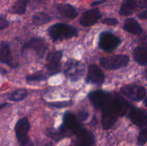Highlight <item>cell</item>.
Here are the masks:
<instances>
[{"mask_svg":"<svg viewBox=\"0 0 147 146\" xmlns=\"http://www.w3.org/2000/svg\"><path fill=\"white\" fill-rule=\"evenodd\" d=\"M56 11L61 17L66 19H74L77 17L76 8L70 4H60L56 6Z\"/></svg>","mask_w":147,"mask_h":146,"instance_id":"2e32d148","label":"cell"},{"mask_svg":"<svg viewBox=\"0 0 147 146\" xmlns=\"http://www.w3.org/2000/svg\"><path fill=\"white\" fill-rule=\"evenodd\" d=\"M129 62V57L127 55H115L101 58L100 64L107 70H118L125 67Z\"/></svg>","mask_w":147,"mask_h":146,"instance_id":"ba28073f","label":"cell"},{"mask_svg":"<svg viewBox=\"0 0 147 146\" xmlns=\"http://www.w3.org/2000/svg\"><path fill=\"white\" fill-rule=\"evenodd\" d=\"M71 104L72 101H61L47 103V105L52 107H55V108H64V107H67L71 105Z\"/></svg>","mask_w":147,"mask_h":146,"instance_id":"d4e9b609","label":"cell"},{"mask_svg":"<svg viewBox=\"0 0 147 146\" xmlns=\"http://www.w3.org/2000/svg\"><path fill=\"white\" fill-rule=\"evenodd\" d=\"M121 40L119 37L109 31H103L99 36V47L106 52H112L120 45Z\"/></svg>","mask_w":147,"mask_h":146,"instance_id":"52a82bcc","label":"cell"},{"mask_svg":"<svg viewBox=\"0 0 147 146\" xmlns=\"http://www.w3.org/2000/svg\"><path fill=\"white\" fill-rule=\"evenodd\" d=\"M30 124L28 119L24 117L17 122L15 125V133L17 141L21 146H32L28 137Z\"/></svg>","mask_w":147,"mask_h":146,"instance_id":"5b68a950","label":"cell"},{"mask_svg":"<svg viewBox=\"0 0 147 146\" xmlns=\"http://www.w3.org/2000/svg\"><path fill=\"white\" fill-rule=\"evenodd\" d=\"M136 7V2L135 0H125L120 8L121 15L129 16L134 12Z\"/></svg>","mask_w":147,"mask_h":146,"instance_id":"ffe728a7","label":"cell"},{"mask_svg":"<svg viewBox=\"0 0 147 146\" xmlns=\"http://www.w3.org/2000/svg\"><path fill=\"white\" fill-rule=\"evenodd\" d=\"M47 135L48 136H50V137L53 138L55 140H61L62 138L65 137L64 134L61 132V130L59 129L58 130H56V131H52V130H50V131L47 133Z\"/></svg>","mask_w":147,"mask_h":146,"instance_id":"4316f807","label":"cell"},{"mask_svg":"<svg viewBox=\"0 0 147 146\" xmlns=\"http://www.w3.org/2000/svg\"><path fill=\"white\" fill-rule=\"evenodd\" d=\"M144 104H145V105H146L147 107V96H146V99H145V100H144Z\"/></svg>","mask_w":147,"mask_h":146,"instance_id":"836d02e7","label":"cell"},{"mask_svg":"<svg viewBox=\"0 0 147 146\" xmlns=\"http://www.w3.org/2000/svg\"><path fill=\"white\" fill-rule=\"evenodd\" d=\"M111 94L112 93H109L103 90H96V91L91 92L88 94V97L96 108L101 110L109 101Z\"/></svg>","mask_w":147,"mask_h":146,"instance_id":"8fae6325","label":"cell"},{"mask_svg":"<svg viewBox=\"0 0 147 146\" xmlns=\"http://www.w3.org/2000/svg\"><path fill=\"white\" fill-rule=\"evenodd\" d=\"M100 17H101V13L98 9L88 10L82 14L80 19V23L82 26L89 27L96 24Z\"/></svg>","mask_w":147,"mask_h":146,"instance_id":"9a60e30c","label":"cell"},{"mask_svg":"<svg viewBox=\"0 0 147 146\" xmlns=\"http://www.w3.org/2000/svg\"><path fill=\"white\" fill-rule=\"evenodd\" d=\"M64 72L66 77L71 81H78L84 74L85 66L77 60H69L65 64Z\"/></svg>","mask_w":147,"mask_h":146,"instance_id":"8992f818","label":"cell"},{"mask_svg":"<svg viewBox=\"0 0 147 146\" xmlns=\"http://www.w3.org/2000/svg\"><path fill=\"white\" fill-rule=\"evenodd\" d=\"M0 60L1 62L9 67L13 66L9 46L5 42H1L0 45Z\"/></svg>","mask_w":147,"mask_h":146,"instance_id":"ac0fdd59","label":"cell"},{"mask_svg":"<svg viewBox=\"0 0 147 146\" xmlns=\"http://www.w3.org/2000/svg\"><path fill=\"white\" fill-rule=\"evenodd\" d=\"M40 146H52L51 143H46V144H44V145H40Z\"/></svg>","mask_w":147,"mask_h":146,"instance_id":"d6a6232c","label":"cell"},{"mask_svg":"<svg viewBox=\"0 0 147 146\" xmlns=\"http://www.w3.org/2000/svg\"><path fill=\"white\" fill-rule=\"evenodd\" d=\"M7 104H6V103H4V104H2L1 105V108H3V107H4V106H7Z\"/></svg>","mask_w":147,"mask_h":146,"instance_id":"e575fe53","label":"cell"},{"mask_svg":"<svg viewBox=\"0 0 147 146\" xmlns=\"http://www.w3.org/2000/svg\"><path fill=\"white\" fill-rule=\"evenodd\" d=\"M88 117V113L84 110H81V111L78 112V119L81 121H84V120H87Z\"/></svg>","mask_w":147,"mask_h":146,"instance_id":"f546056e","label":"cell"},{"mask_svg":"<svg viewBox=\"0 0 147 146\" xmlns=\"http://www.w3.org/2000/svg\"><path fill=\"white\" fill-rule=\"evenodd\" d=\"M9 24V23L6 19V18H4L3 15H1V17H0V29L3 30L4 29L7 28Z\"/></svg>","mask_w":147,"mask_h":146,"instance_id":"f1b7e54d","label":"cell"},{"mask_svg":"<svg viewBox=\"0 0 147 146\" xmlns=\"http://www.w3.org/2000/svg\"><path fill=\"white\" fill-rule=\"evenodd\" d=\"M106 0H99V1H93V3H91V6H96V5H99V4H103V2H105Z\"/></svg>","mask_w":147,"mask_h":146,"instance_id":"1f68e13d","label":"cell"},{"mask_svg":"<svg viewBox=\"0 0 147 146\" xmlns=\"http://www.w3.org/2000/svg\"><path fill=\"white\" fill-rule=\"evenodd\" d=\"M138 17L142 19H147V10L142 11L138 14Z\"/></svg>","mask_w":147,"mask_h":146,"instance_id":"4dcf8cb0","label":"cell"},{"mask_svg":"<svg viewBox=\"0 0 147 146\" xmlns=\"http://www.w3.org/2000/svg\"><path fill=\"white\" fill-rule=\"evenodd\" d=\"M48 33L51 40L55 42L76 37L78 29L69 24L57 23L49 27Z\"/></svg>","mask_w":147,"mask_h":146,"instance_id":"7a4b0ae2","label":"cell"},{"mask_svg":"<svg viewBox=\"0 0 147 146\" xmlns=\"http://www.w3.org/2000/svg\"><path fill=\"white\" fill-rule=\"evenodd\" d=\"M123 29L128 32L134 34H139L143 32V29L140 24L133 18H129L126 19L123 25Z\"/></svg>","mask_w":147,"mask_h":146,"instance_id":"d6986e66","label":"cell"},{"mask_svg":"<svg viewBox=\"0 0 147 146\" xmlns=\"http://www.w3.org/2000/svg\"><path fill=\"white\" fill-rule=\"evenodd\" d=\"M63 57V52L61 51H55L50 52L47 54L46 61V67L50 74H55L60 71V61Z\"/></svg>","mask_w":147,"mask_h":146,"instance_id":"30bf717a","label":"cell"},{"mask_svg":"<svg viewBox=\"0 0 147 146\" xmlns=\"http://www.w3.org/2000/svg\"><path fill=\"white\" fill-rule=\"evenodd\" d=\"M47 49L45 40L42 38H32L24 44L22 47V54L26 55L29 52H34L37 57L42 58Z\"/></svg>","mask_w":147,"mask_h":146,"instance_id":"277c9868","label":"cell"},{"mask_svg":"<svg viewBox=\"0 0 147 146\" xmlns=\"http://www.w3.org/2000/svg\"><path fill=\"white\" fill-rule=\"evenodd\" d=\"M60 130L65 137L71 135H77L84 129L78 119L71 112L67 111L63 115V123L60 127Z\"/></svg>","mask_w":147,"mask_h":146,"instance_id":"3957f363","label":"cell"},{"mask_svg":"<svg viewBox=\"0 0 147 146\" xmlns=\"http://www.w3.org/2000/svg\"><path fill=\"white\" fill-rule=\"evenodd\" d=\"M47 79L45 74L42 72H37L32 74L28 75L26 77V81L27 82H40L45 80Z\"/></svg>","mask_w":147,"mask_h":146,"instance_id":"cb8c5ba5","label":"cell"},{"mask_svg":"<svg viewBox=\"0 0 147 146\" xmlns=\"http://www.w3.org/2000/svg\"><path fill=\"white\" fill-rule=\"evenodd\" d=\"M29 1L30 0H18L14 3L13 7H11L10 12L17 14H24Z\"/></svg>","mask_w":147,"mask_h":146,"instance_id":"44dd1931","label":"cell"},{"mask_svg":"<svg viewBox=\"0 0 147 146\" xmlns=\"http://www.w3.org/2000/svg\"><path fill=\"white\" fill-rule=\"evenodd\" d=\"M131 121L139 127L147 126V112L142 109L131 107L128 113Z\"/></svg>","mask_w":147,"mask_h":146,"instance_id":"5bb4252c","label":"cell"},{"mask_svg":"<svg viewBox=\"0 0 147 146\" xmlns=\"http://www.w3.org/2000/svg\"><path fill=\"white\" fill-rule=\"evenodd\" d=\"M121 92L134 101H141L145 97L146 90L145 87L136 84H126L121 88Z\"/></svg>","mask_w":147,"mask_h":146,"instance_id":"9c48e42d","label":"cell"},{"mask_svg":"<svg viewBox=\"0 0 147 146\" xmlns=\"http://www.w3.org/2000/svg\"><path fill=\"white\" fill-rule=\"evenodd\" d=\"M145 76H146V78L147 80V69L146 70V72H145Z\"/></svg>","mask_w":147,"mask_h":146,"instance_id":"d590c367","label":"cell"},{"mask_svg":"<svg viewBox=\"0 0 147 146\" xmlns=\"http://www.w3.org/2000/svg\"><path fill=\"white\" fill-rule=\"evenodd\" d=\"M95 137L93 133L86 129L76 135V137L72 141L70 146H93Z\"/></svg>","mask_w":147,"mask_h":146,"instance_id":"7c38bea8","label":"cell"},{"mask_svg":"<svg viewBox=\"0 0 147 146\" xmlns=\"http://www.w3.org/2000/svg\"><path fill=\"white\" fill-rule=\"evenodd\" d=\"M131 108L130 104L117 93H112L109 101L101 109L102 124L106 130L115 125L118 117L129 113Z\"/></svg>","mask_w":147,"mask_h":146,"instance_id":"6da1fadb","label":"cell"},{"mask_svg":"<svg viewBox=\"0 0 147 146\" xmlns=\"http://www.w3.org/2000/svg\"><path fill=\"white\" fill-rule=\"evenodd\" d=\"M50 20H51V17L45 12H38L34 14L32 17V23L35 25L46 24L48 23Z\"/></svg>","mask_w":147,"mask_h":146,"instance_id":"603a6c76","label":"cell"},{"mask_svg":"<svg viewBox=\"0 0 147 146\" xmlns=\"http://www.w3.org/2000/svg\"><path fill=\"white\" fill-rule=\"evenodd\" d=\"M147 142V127L144 128L139 133L138 137V144L140 146H143Z\"/></svg>","mask_w":147,"mask_h":146,"instance_id":"484cf974","label":"cell"},{"mask_svg":"<svg viewBox=\"0 0 147 146\" xmlns=\"http://www.w3.org/2000/svg\"><path fill=\"white\" fill-rule=\"evenodd\" d=\"M135 61L140 65L147 64V43L135 48L133 52Z\"/></svg>","mask_w":147,"mask_h":146,"instance_id":"e0dca14e","label":"cell"},{"mask_svg":"<svg viewBox=\"0 0 147 146\" xmlns=\"http://www.w3.org/2000/svg\"><path fill=\"white\" fill-rule=\"evenodd\" d=\"M103 23L105 24H107V25L114 26L118 24L119 21L115 18H106L103 20Z\"/></svg>","mask_w":147,"mask_h":146,"instance_id":"83f0119b","label":"cell"},{"mask_svg":"<svg viewBox=\"0 0 147 146\" xmlns=\"http://www.w3.org/2000/svg\"><path fill=\"white\" fill-rule=\"evenodd\" d=\"M86 82L94 84L100 85L104 82L105 75L102 70L96 64H90L88 67Z\"/></svg>","mask_w":147,"mask_h":146,"instance_id":"4fadbf2b","label":"cell"},{"mask_svg":"<svg viewBox=\"0 0 147 146\" xmlns=\"http://www.w3.org/2000/svg\"><path fill=\"white\" fill-rule=\"evenodd\" d=\"M27 94H28V92H27V90L19 89V90L10 92L7 96V97L11 101L19 102L25 99L27 97Z\"/></svg>","mask_w":147,"mask_h":146,"instance_id":"7402d4cb","label":"cell"}]
</instances>
